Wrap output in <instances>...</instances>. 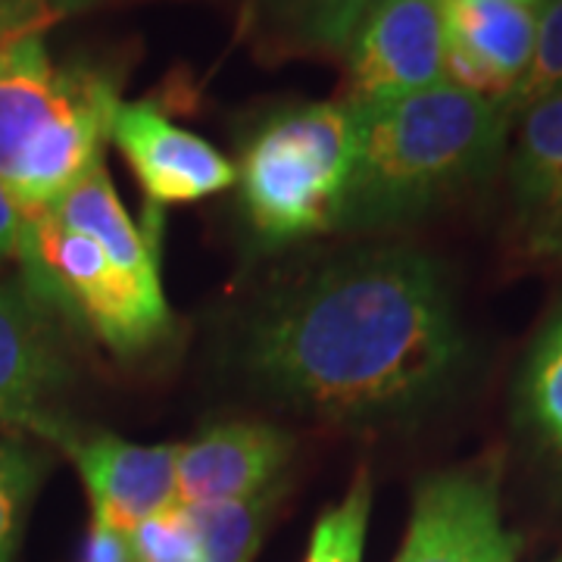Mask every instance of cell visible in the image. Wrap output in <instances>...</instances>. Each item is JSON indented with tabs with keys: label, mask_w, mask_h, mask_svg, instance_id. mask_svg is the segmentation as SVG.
Segmentation results:
<instances>
[{
	"label": "cell",
	"mask_w": 562,
	"mask_h": 562,
	"mask_svg": "<svg viewBox=\"0 0 562 562\" xmlns=\"http://www.w3.org/2000/svg\"><path fill=\"white\" fill-rule=\"evenodd\" d=\"M120 94L110 76L54 63L41 35L0 44V184L41 210L103 162Z\"/></svg>",
	"instance_id": "cell-3"
},
{
	"label": "cell",
	"mask_w": 562,
	"mask_h": 562,
	"mask_svg": "<svg viewBox=\"0 0 562 562\" xmlns=\"http://www.w3.org/2000/svg\"><path fill=\"white\" fill-rule=\"evenodd\" d=\"M20 279L63 322L91 331L113 353L132 357L160 344L172 325L162 284L128 276L91 238L54 220L44 206L25 210Z\"/></svg>",
	"instance_id": "cell-5"
},
{
	"label": "cell",
	"mask_w": 562,
	"mask_h": 562,
	"mask_svg": "<svg viewBox=\"0 0 562 562\" xmlns=\"http://www.w3.org/2000/svg\"><path fill=\"white\" fill-rule=\"evenodd\" d=\"M509 194L519 250L538 262H562V91L522 113Z\"/></svg>",
	"instance_id": "cell-13"
},
{
	"label": "cell",
	"mask_w": 562,
	"mask_h": 562,
	"mask_svg": "<svg viewBox=\"0 0 562 562\" xmlns=\"http://www.w3.org/2000/svg\"><path fill=\"white\" fill-rule=\"evenodd\" d=\"M91 497V522L135 535L179 503L176 443H132L116 435H76L66 443Z\"/></svg>",
	"instance_id": "cell-10"
},
{
	"label": "cell",
	"mask_w": 562,
	"mask_h": 562,
	"mask_svg": "<svg viewBox=\"0 0 562 562\" xmlns=\"http://www.w3.org/2000/svg\"><path fill=\"white\" fill-rule=\"evenodd\" d=\"M44 210L63 225L91 238L128 276L147 284H160V257H157L154 232H140L128 220L103 162Z\"/></svg>",
	"instance_id": "cell-15"
},
{
	"label": "cell",
	"mask_w": 562,
	"mask_h": 562,
	"mask_svg": "<svg viewBox=\"0 0 562 562\" xmlns=\"http://www.w3.org/2000/svg\"><path fill=\"white\" fill-rule=\"evenodd\" d=\"M469 357L443 269L413 247H366L279 288L241 331L244 375L266 397L331 422L419 416Z\"/></svg>",
	"instance_id": "cell-1"
},
{
	"label": "cell",
	"mask_w": 562,
	"mask_h": 562,
	"mask_svg": "<svg viewBox=\"0 0 562 562\" xmlns=\"http://www.w3.org/2000/svg\"><path fill=\"white\" fill-rule=\"evenodd\" d=\"M506 3H522V7H535V10H541L547 0H506Z\"/></svg>",
	"instance_id": "cell-24"
},
{
	"label": "cell",
	"mask_w": 562,
	"mask_h": 562,
	"mask_svg": "<svg viewBox=\"0 0 562 562\" xmlns=\"http://www.w3.org/2000/svg\"><path fill=\"white\" fill-rule=\"evenodd\" d=\"M447 0H366L347 50V103L394 101L443 79Z\"/></svg>",
	"instance_id": "cell-8"
},
{
	"label": "cell",
	"mask_w": 562,
	"mask_h": 562,
	"mask_svg": "<svg viewBox=\"0 0 562 562\" xmlns=\"http://www.w3.org/2000/svg\"><path fill=\"white\" fill-rule=\"evenodd\" d=\"M66 325L22 279L0 281V435L66 443L79 431L63 409L76 382Z\"/></svg>",
	"instance_id": "cell-6"
},
{
	"label": "cell",
	"mask_w": 562,
	"mask_h": 562,
	"mask_svg": "<svg viewBox=\"0 0 562 562\" xmlns=\"http://www.w3.org/2000/svg\"><path fill=\"white\" fill-rule=\"evenodd\" d=\"M519 538L503 522L501 462L484 457L428 475L394 562H516Z\"/></svg>",
	"instance_id": "cell-7"
},
{
	"label": "cell",
	"mask_w": 562,
	"mask_h": 562,
	"mask_svg": "<svg viewBox=\"0 0 562 562\" xmlns=\"http://www.w3.org/2000/svg\"><path fill=\"white\" fill-rule=\"evenodd\" d=\"M557 91H562V0H550L538 16V41H535L531 66L503 106L509 116H516Z\"/></svg>",
	"instance_id": "cell-19"
},
{
	"label": "cell",
	"mask_w": 562,
	"mask_h": 562,
	"mask_svg": "<svg viewBox=\"0 0 562 562\" xmlns=\"http://www.w3.org/2000/svg\"><path fill=\"white\" fill-rule=\"evenodd\" d=\"M279 491L238 503H172L132 535L140 562H247Z\"/></svg>",
	"instance_id": "cell-14"
},
{
	"label": "cell",
	"mask_w": 562,
	"mask_h": 562,
	"mask_svg": "<svg viewBox=\"0 0 562 562\" xmlns=\"http://www.w3.org/2000/svg\"><path fill=\"white\" fill-rule=\"evenodd\" d=\"M22 228H25V206L10 194V188L0 184V262L20 257Z\"/></svg>",
	"instance_id": "cell-22"
},
{
	"label": "cell",
	"mask_w": 562,
	"mask_h": 562,
	"mask_svg": "<svg viewBox=\"0 0 562 562\" xmlns=\"http://www.w3.org/2000/svg\"><path fill=\"white\" fill-rule=\"evenodd\" d=\"M44 465L25 443L0 438V562H13Z\"/></svg>",
	"instance_id": "cell-18"
},
{
	"label": "cell",
	"mask_w": 562,
	"mask_h": 562,
	"mask_svg": "<svg viewBox=\"0 0 562 562\" xmlns=\"http://www.w3.org/2000/svg\"><path fill=\"white\" fill-rule=\"evenodd\" d=\"M81 562H140V557L132 535H122V531H113L106 525L91 522Z\"/></svg>",
	"instance_id": "cell-21"
},
{
	"label": "cell",
	"mask_w": 562,
	"mask_h": 562,
	"mask_svg": "<svg viewBox=\"0 0 562 562\" xmlns=\"http://www.w3.org/2000/svg\"><path fill=\"white\" fill-rule=\"evenodd\" d=\"M357 3H360V10H366V0H357Z\"/></svg>",
	"instance_id": "cell-25"
},
{
	"label": "cell",
	"mask_w": 562,
	"mask_h": 562,
	"mask_svg": "<svg viewBox=\"0 0 562 562\" xmlns=\"http://www.w3.org/2000/svg\"><path fill=\"white\" fill-rule=\"evenodd\" d=\"M519 413L541 450L562 465V306L528 353L519 382Z\"/></svg>",
	"instance_id": "cell-16"
},
{
	"label": "cell",
	"mask_w": 562,
	"mask_h": 562,
	"mask_svg": "<svg viewBox=\"0 0 562 562\" xmlns=\"http://www.w3.org/2000/svg\"><path fill=\"white\" fill-rule=\"evenodd\" d=\"M541 10L506 0H447L443 79L506 101L531 66Z\"/></svg>",
	"instance_id": "cell-11"
},
{
	"label": "cell",
	"mask_w": 562,
	"mask_h": 562,
	"mask_svg": "<svg viewBox=\"0 0 562 562\" xmlns=\"http://www.w3.org/2000/svg\"><path fill=\"white\" fill-rule=\"evenodd\" d=\"M369 506H372V484L366 472H357L344 501L319 516L310 538L306 562H362Z\"/></svg>",
	"instance_id": "cell-17"
},
{
	"label": "cell",
	"mask_w": 562,
	"mask_h": 562,
	"mask_svg": "<svg viewBox=\"0 0 562 562\" xmlns=\"http://www.w3.org/2000/svg\"><path fill=\"white\" fill-rule=\"evenodd\" d=\"M294 441L266 422H228L176 450L179 503H238L276 491Z\"/></svg>",
	"instance_id": "cell-12"
},
{
	"label": "cell",
	"mask_w": 562,
	"mask_h": 562,
	"mask_svg": "<svg viewBox=\"0 0 562 562\" xmlns=\"http://www.w3.org/2000/svg\"><path fill=\"white\" fill-rule=\"evenodd\" d=\"M110 140L138 176L150 203H191L235 184L238 172L201 135L181 128L154 103H120Z\"/></svg>",
	"instance_id": "cell-9"
},
{
	"label": "cell",
	"mask_w": 562,
	"mask_h": 562,
	"mask_svg": "<svg viewBox=\"0 0 562 562\" xmlns=\"http://www.w3.org/2000/svg\"><path fill=\"white\" fill-rule=\"evenodd\" d=\"M98 0H47V7H50V13H54V20H66V16H76L81 10H88V7H94Z\"/></svg>",
	"instance_id": "cell-23"
},
{
	"label": "cell",
	"mask_w": 562,
	"mask_h": 562,
	"mask_svg": "<svg viewBox=\"0 0 562 562\" xmlns=\"http://www.w3.org/2000/svg\"><path fill=\"white\" fill-rule=\"evenodd\" d=\"M353 160V103H294L266 116L235 169L254 235L262 244H291L338 232Z\"/></svg>",
	"instance_id": "cell-4"
},
{
	"label": "cell",
	"mask_w": 562,
	"mask_h": 562,
	"mask_svg": "<svg viewBox=\"0 0 562 562\" xmlns=\"http://www.w3.org/2000/svg\"><path fill=\"white\" fill-rule=\"evenodd\" d=\"M54 20L47 0H0V44L41 35Z\"/></svg>",
	"instance_id": "cell-20"
},
{
	"label": "cell",
	"mask_w": 562,
	"mask_h": 562,
	"mask_svg": "<svg viewBox=\"0 0 562 562\" xmlns=\"http://www.w3.org/2000/svg\"><path fill=\"white\" fill-rule=\"evenodd\" d=\"M513 116L503 101L441 81L357 106V160L338 232H391L453 203L503 160Z\"/></svg>",
	"instance_id": "cell-2"
}]
</instances>
